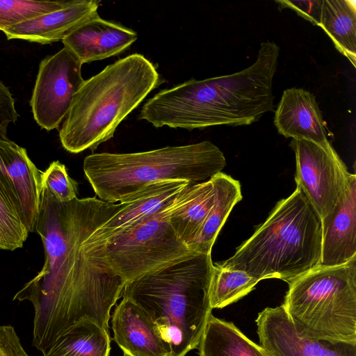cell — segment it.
<instances>
[{
	"instance_id": "obj_1",
	"label": "cell",
	"mask_w": 356,
	"mask_h": 356,
	"mask_svg": "<svg viewBox=\"0 0 356 356\" xmlns=\"http://www.w3.org/2000/svg\"><path fill=\"white\" fill-rule=\"evenodd\" d=\"M124 204L96 197L60 202L42 181L35 232L42 240L44 262L13 300L33 305V345L42 355L82 320H92L108 330L111 310L125 284L108 261L106 244L86 240Z\"/></svg>"
},
{
	"instance_id": "obj_10",
	"label": "cell",
	"mask_w": 356,
	"mask_h": 356,
	"mask_svg": "<svg viewBox=\"0 0 356 356\" xmlns=\"http://www.w3.org/2000/svg\"><path fill=\"white\" fill-rule=\"evenodd\" d=\"M81 67L78 58L65 47L41 60L30 105L42 129H57L65 118L74 95L85 81Z\"/></svg>"
},
{
	"instance_id": "obj_30",
	"label": "cell",
	"mask_w": 356,
	"mask_h": 356,
	"mask_svg": "<svg viewBox=\"0 0 356 356\" xmlns=\"http://www.w3.org/2000/svg\"><path fill=\"white\" fill-rule=\"evenodd\" d=\"M0 346L4 356H29L10 325H0Z\"/></svg>"
},
{
	"instance_id": "obj_9",
	"label": "cell",
	"mask_w": 356,
	"mask_h": 356,
	"mask_svg": "<svg viewBox=\"0 0 356 356\" xmlns=\"http://www.w3.org/2000/svg\"><path fill=\"white\" fill-rule=\"evenodd\" d=\"M296 156L295 181L321 220L332 212L341 198L350 173L331 144L327 147L302 139H292Z\"/></svg>"
},
{
	"instance_id": "obj_23",
	"label": "cell",
	"mask_w": 356,
	"mask_h": 356,
	"mask_svg": "<svg viewBox=\"0 0 356 356\" xmlns=\"http://www.w3.org/2000/svg\"><path fill=\"white\" fill-rule=\"evenodd\" d=\"M337 50L356 66V6L349 0H323L319 25Z\"/></svg>"
},
{
	"instance_id": "obj_25",
	"label": "cell",
	"mask_w": 356,
	"mask_h": 356,
	"mask_svg": "<svg viewBox=\"0 0 356 356\" xmlns=\"http://www.w3.org/2000/svg\"><path fill=\"white\" fill-rule=\"evenodd\" d=\"M213 265L209 299L211 309H222L232 304L252 291L259 282L239 270Z\"/></svg>"
},
{
	"instance_id": "obj_5",
	"label": "cell",
	"mask_w": 356,
	"mask_h": 356,
	"mask_svg": "<svg viewBox=\"0 0 356 356\" xmlns=\"http://www.w3.org/2000/svg\"><path fill=\"white\" fill-rule=\"evenodd\" d=\"M321 244V220L296 187L232 257L217 264L258 281L277 278L289 284L320 265Z\"/></svg>"
},
{
	"instance_id": "obj_11",
	"label": "cell",
	"mask_w": 356,
	"mask_h": 356,
	"mask_svg": "<svg viewBox=\"0 0 356 356\" xmlns=\"http://www.w3.org/2000/svg\"><path fill=\"white\" fill-rule=\"evenodd\" d=\"M256 323L260 346L272 356H356L355 346L318 341L300 332L282 305L265 308Z\"/></svg>"
},
{
	"instance_id": "obj_28",
	"label": "cell",
	"mask_w": 356,
	"mask_h": 356,
	"mask_svg": "<svg viewBox=\"0 0 356 356\" xmlns=\"http://www.w3.org/2000/svg\"><path fill=\"white\" fill-rule=\"evenodd\" d=\"M19 115L15 101L9 88L0 79V138L8 139L7 133L10 124H15Z\"/></svg>"
},
{
	"instance_id": "obj_3",
	"label": "cell",
	"mask_w": 356,
	"mask_h": 356,
	"mask_svg": "<svg viewBox=\"0 0 356 356\" xmlns=\"http://www.w3.org/2000/svg\"><path fill=\"white\" fill-rule=\"evenodd\" d=\"M211 254L191 256L124 285L122 298L137 304L151 319L169 356H185L197 348L212 314L209 284Z\"/></svg>"
},
{
	"instance_id": "obj_8",
	"label": "cell",
	"mask_w": 356,
	"mask_h": 356,
	"mask_svg": "<svg viewBox=\"0 0 356 356\" xmlns=\"http://www.w3.org/2000/svg\"><path fill=\"white\" fill-rule=\"evenodd\" d=\"M175 198L106 241L108 261L125 284L196 253L177 237L169 222Z\"/></svg>"
},
{
	"instance_id": "obj_31",
	"label": "cell",
	"mask_w": 356,
	"mask_h": 356,
	"mask_svg": "<svg viewBox=\"0 0 356 356\" xmlns=\"http://www.w3.org/2000/svg\"><path fill=\"white\" fill-rule=\"evenodd\" d=\"M0 356H4L2 349L1 348V346H0Z\"/></svg>"
},
{
	"instance_id": "obj_14",
	"label": "cell",
	"mask_w": 356,
	"mask_h": 356,
	"mask_svg": "<svg viewBox=\"0 0 356 356\" xmlns=\"http://www.w3.org/2000/svg\"><path fill=\"white\" fill-rule=\"evenodd\" d=\"M274 124L286 138L307 140L324 147L330 145L316 97L303 88L284 90L275 111Z\"/></svg>"
},
{
	"instance_id": "obj_26",
	"label": "cell",
	"mask_w": 356,
	"mask_h": 356,
	"mask_svg": "<svg viewBox=\"0 0 356 356\" xmlns=\"http://www.w3.org/2000/svg\"><path fill=\"white\" fill-rule=\"evenodd\" d=\"M72 1L0 0V31L61 9Z\"/></svg>"
},
{
	"instance_id": "obj_18",
	"label": "cell",
	"mask_w": 356,
	"mask_h": 356,
	"mask_svg": "<svg viewBox=\"0 0 356 356\" xmlns=\"http://www.w3.org/2000/svg\"><path fill=\"white\" fill-rule=\"evenodd\" d=\"M0 159L17 193L23 222L29 232H35L42 172L31 160L26 149L9 138H0Z\"/></svg>"
},
{
	"instance_id": "obj_32",
	"label": "cell",
	"mask_w": 356,
	"mask_h": 356,
	"mask_svg": "<svg viewBox=\"0 0 356 356\" xmlns=\"http://www.w3.org/2000/svg\"><path fill=\"white\" fill-rule=\"evenodd\" d=\"M124 356H128V355L124 354Z\"/></svg>"
},
{
	"instance_id": "obj_12",
	"label": "cell",
	"mask_w": 356,
	"mask_h": 356,
	"mask_svg": "<svg viewBox=\"0 0 356 356\" xmlns=\"http://www.w3.org/2000/svg\"><path fill=\"white\" fill-rule=\"evenodd\" d=\"M137 39L134 30L97 15L72 30L62 42L83 65L121 54Z\"/></svg>"
},
{
	"instance_id": "obj_20",
	"label": "cell",
	"mask_w": 356,
	"mask_h": 356,
	"mask_svg": "<svg viewBox=\"0 0 356 356\" xmlns=\"http://www.w3.org/2000/svg\"><path fill=\"white\" fill-rule=\"evenodd\" d=\"M199 356H272L234 323L210 316L197 347Z\"/></svg>"
},
{
	"instance_id": "obj_16",
	"label": "cell",
	"mask_w": 356,
	"mask_h": 356,
	"mask_svg": "<svg viewBox=\"0 0 356 356\" xmlns=\"http://www.w3.org/2000/svg\"><path fill=\"white\" fill-rule=\"evenodd\" d=\"M192 184L186 181L153 183L129 198L123 207L86 240L102 245L117 234L129 228L148 215L158 211Z\"/></svg>"
},
{
	"instance_id": "obj_13",
	"label": "cell",
	"mask_w": 356,
	"mask_h": 356,
	"mask_svg": "<svg viewBox=\"0 0 356 356\" xmlns=\"http://www.w3.org/2000/svg\"><path fill=\"white\" fill-rule=\"evenodd\" d=\"M321 266L344 264L356 257V176L330 213L321 220Z\"/></svg>"
},
{
	"instance_id": "obj_7",
	"label": "cell",
	"mask_w": 356,
	"mask_h": 356,
	"mask_svg": "<svg viewBox=\"0 0 356 356\" xmlns=\"http://www.w3.org/2000/svg\"><path fill=\"white\" fill-rule=\"evenodd\" d=\"M282 305L304 335L355 346L356 257L339 266H318L293 280Z\"/></svg>"
},
{
	"instance_id": "obj_27",
	"label": "cell",
	"mask_w": 356,
	"mask_h": 356,
	"mask_svg": "<svg viewBox=\"0 0 356 356\" xmlns=\"http://www.w3.org/2000/svg\"><path fill=\"white\" fill-rule=\"evenodd\" d=\"M41 178L60 202H67L77 197L78 184L69 176L65 165L58 161L51 163L42 172Z\"/></svg>"
},
{
	"instance_id": "obj_15",
	"label": "cell",
	"mask_w": 356,
	"mask_h": 356,
	"mask_svg": "<svg viewBox=\"0 0 356 356\" xmlns=\"http://www.w3.org/2000/svg\"><path fill=\"white\" fill-rule=\"evenodd\" d=\"M114 340L128 356H169L155 325L134 301L122 298L111 316Z\"/></svg>"
},
{
	"instance_id": "obj_19",
	"label": "cell",
	"mask_w": 356,
	"mask_h": 356,
	"mask_svg": "<svg viewBox=\"0 0 356 356\" xmlns=\"http://www.w3.org/2000/svg\"><path fill=\"white\" fill-rule=\"evenodd\" d=\"M222 172L191 184L175 198L169 222L177 237L187 246L194 238L214 204Z\"/></svg>"
},
{
	"instance_id": "obj_6",
	"label": "cell",
	"mask_w": 356,
	"mask_h": 356,
	"mask_svg": "<svg viewBox=\"0 0 356 356\" xmlns=\"http://www.w3.org/2000/svg\"><path fill=\"white\" fill-rule=\"evenodd\" d=\"M226 165L213 143H197L134 153H96L86 156L83 172L102 201L126 203L146 186L162 181L192 184L210 179Z\"/></svg>"
},
{
	"instance_id": "obj_21",
	"label": "cell",
	"mask_w": 356,
	"mask_h": 356,
	"mask_svg": "<svg viewBox=\"0 0 356 356\" xmlns=\"http://www.w3.org/2000/svg\"><path fill=\"white\" fill-rule=\"evenodd\" d=\"M110 350L108 330L85 319L61 334L43 356H109Z\"/></svg>"
},
{
	"instance_id": "obj_22",
	"label": "cell",
	"mask_w": 356,
	"mask_h": 356,
	"mask_svg": "<svg viewBox=\"0 0 356 356\" xmlns=\"http://www.w3.org/2000/svg\"><path fill=\"white\" fill-rule=\"evenodd\" d=\"M242 197L240 182L222 172L214 204L188 248L197 253L211 254L219 232Z\"/></svg>"
},
{
	"instance_id": "obj_4",
	"label": "cell",
	"mask_w": 356,
	"mask_h": 356,
	"mask_svg": "<svg viewBox=\"0 0 356 356\" xmlns=\"http://www.w3.org/2000/svg\"><path fill=\"white\" fill-rule=\"evenodd\" d=\"M161 83L155 66L130 54L85 80L74 95L59 130L63 147L74 154L95 150Z\"/></svg>"
},
{
	"instance_id": "obj_2",
	"label": "cell",
	"mask_w": 356,
	"mask_h": 356,
	"mask_svg": "<svg viewBox=\"0 0 356 356\" xmlns=\"http://www.w3.org/2000/svg\"><path fill=\"white\" fill-rule=\"evenodd\" d=\"M279 55L275 42H263L257 60L247 68L160 90L143 104L139 118L156 128L188 130L256 122L274 111L272 86Z\"/></svg>"
},
{
	"instance_id": "obj_24",
	"label": "cell",
	"mask_w": 356,
	"mask_h": 356,
	"mask_svg": "<svg viewBox=\"0 0 356 356\" xmlns=\"http://www.w3.org/2000/svg\"><path fill=\"white\" fill-rule=\"evenodd\" d=\"M29 234L17 193L0 160V250L22 248Z\"/></svg>"
},
{
	"instance_id": "obj_17",
	"label": "cell",
	"mask_w": 356,
	"mask_h": 356,
	"mask_svg": "<svg viewBox=\"0 0 356 356\" xmlns=\"http://www.w3.org/2000/svg\"><path fill=\"white\" fill-rule=\"evenodd\" d=\"M99 3L97 0H72L61 9L14 25L3 33L8 40L42 44L62 41L74 28L98 15Z\"/></svg>"
},
{
	"instance_id": "obj_29",
	"label": "cell",
	"mask_w": 356,
	"mask_h": 356,
	"mask_svg": "<svg viewBox=\"0 0 356 356\" xmlns=\"http://www.w3.org/2000/svg\"><path fill=\"white\" fill-rule=\"evenodd\" d=\"M282 8H289L314 25H319L323 0L276 1Z\"/></svg>"
}]
</instances>
